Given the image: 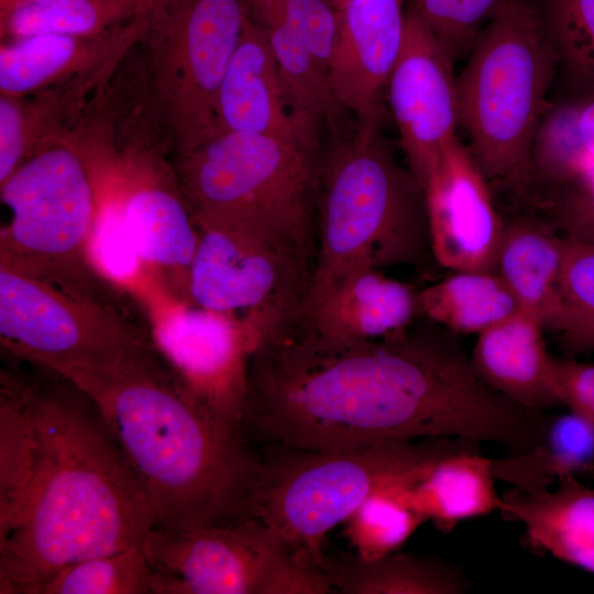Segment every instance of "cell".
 <instances>
[{
  "label": "cell",
  "mask_w": 594,
  "mask_h": 594,
  "mask_svg": "<svg viewBox=\"0 0 594 594\" xmlns=\"http://www.w3.org/2000/svg\"><path fill=\"white\" fill-rule=\"evenodd\" d=\"M278 548L249 517L189 530L153 527L142 546L152 594H258Z\"/></svg>",
  "instance_id": "cell-13"
},
{
  "label": "cell",
  "mask_w": 594,
  "mask_h": 594,
  "mask_svg": "<svg viewBox=\"0 0 594 594\" xmlns=\"http://www.w3.org/2000/svg\"><path fill=\"white\" fill-rule=\"evenodd\" d=\"M476 444L432 460L406 485L418 514L446 534L462 521L499 512L502 507L492 459L479 453Z\"/></svg>",
  "instance_id": "cell-24"
},
{
  "label": "cell",
  "mask_w": 594,
  "mask_h": 594,
  "mask_svg": "<svg viewBox=\"0 0 594 594\" xmlns=\"http://www.w3.org/2000/svg\"><path fill=\"white\" fill-rule=\"evenodd\" d=\"M594 165V94L551 105L538 130L520 197L563 183Z\"/></svg>",
  "instance_id": "cell-28"
},
{
  "label": "cell",
  "mask_w": 594,
  "mask_h": 594,
  "mask_svg": "<svg viewBox=\"0 0 594 594\" xmlns=\"http://www.w3.org/2000/svg\"><path fill=\"white\" fill-rule=\"evenodd\" d=\"M99 194L111 196L121 205L143 263L173 271L188 300V270L200 232L176 172L146 174Z\"/></svg>",
  "instance_id": "cell-19"
},
{
  "label": "cell",
  "mask_w": 594,
  "mask_h": 594,
  "mask_svg": "<svg viewBox=\"0 0 594 594\" xmlns=\"http://www.w3.org/2000/svg\"><path fill=\"white\" fill-rule=\"evenodd\" d=\"M97 199L98 211L88 239L90 263L103 279L128 284L136 277L143 261L119 201L101 194Z\"/></svg>",
  "instance_id": "cell-38"
},
{
  "label": "cell",
  "mask_w": 594,
  "mask_h": 594,
  "mask_svg": "<svg viewBox=\"0 0 594 594\" xmlns=\"http://www.w3.org/2000/svg\"><path fill=\"white\" fill-rule=\"evenodd\" d=\"M141 29L142 14L100 34L1 41L0 95H31L102 68L138 43Z\"/></svg>",
  "instance_id": "cell-18"
},
{
  "label": "cell",
  "mask_w": 594,
  "mask_h": 594,
  "mask_svg": "<svg viewBox=\"0 0 594 594\" xmlns=\"http://www.w3.org/2000/svg\"><path fill=\"white\" fill-rule=\"evenodd\" d=\"M216 120L217 134H262L320 152V128L293 102L267 34L249 12L219 89Z\"/></svg>",
  "instance_id": "cell-17"
},
{
  "label": "cell",
  "mask_w": 594,
  "mask_h": 594,
  "mask_svg": "<svg viewBox=\"0 0 594 594\" xmlns=\"http://www.w3.org/2000/svg\"><path fill=\"white\" fill-rule=\"evenodd\" d=\"M381 127L355 123L322 154L305 316L358 272L433 260L424 187L397 161Z\"/></svg>",
  "instance_id": "cell-4"
},
{
  "label": "cell",
  "mask_w": 594,
  "mask_h": 594,
  "mask_svg": "<svg viewBox=\"0 0 594 594\" xmlns=\"http://www.w3.org/2000/svg\"><path fill=\"white\" fill-rule=\"evenodd\" d=\"M326 569L309 556L278 548L271 560L258 594H326L334 593Z\"/></svg>",
  "instance_id": "cell-41"
},
{
  "label": "cell",
  "mask_w": 594,
  "mask_h": 594,
  "mask_svg": "<svg viewBox=\"0 0 594 594\" xmlns=\"http://www.w3.org/2000/svg\"><path fill=\"white\" fill-rule=\"evenodd\" d=\"M153 355L72 384L97 406L138 477L155 528L246 518L260 458L191 403Z\"/></svg>",
  "instance_id": "cell-3"
},
{
  "label": "cell",
  "mask_w": 594,
  "mask_h": 594,
  "mask_svg": "<svg viewBox=\"0 0 594 594\" xmlns=\"http://www.w3.org/2000/svg\"><path fill=\"white\" fill-rule=\"evenodd\" d=\"M250 14V13H249ZM268 37L283 82L297 109L333 138L348 133L355 122L337 99L328 69L279 19L250 14Z\"/></svg>",
  "instance_id": "cell-31"
},
{
  "label": "cell",
  "mask_w": 594,
  "mask_h": 594,
  "mask_svg": "<svg viewBox=\"0 0 594 594\" xmlns=\"http://www.w3.org/2000/svg\"><path fill=\"white\" fill-rule=\"evenodd\" d=\"M323 568L334 590L346 594H461L470 587L455 566L397 551L375 560L327 558Z\"/></svg>",
  "instance_id": "cell-29"
},
{
  "label": "cell",
  "mask_w": 594,
  "mask_h": 594,
  "mask_svg": "<svg viewBox=\"0 0 594 594\" xmlns=\"http://www.w3.org/2000/svg\"><path fill=\"white\" fill-rule=\"evenodd\" d=\"M151 339L185 396L222 427L244 435L249 366L258 344L253 328L185 301L158 317Z\"/></svg>",
  "instance_id": "cell-12"
},
{
  "label": "cell",
  "mask_w": 594,
  "mask_h": 594,
  "mask_svg": "<svg viewBox=\"0 0 594 594\" xmlns=\"http://www.w3.org/2000/svg\"><path fill=\"white\" fill-rule=\"evenodd\" d=\"M532 428L529 410L431 331L338 340L304 317L264 338L250 361L242 430L272 444L340 450L458 439L514 451Z\"/></svg>",
  "instance_id": "cell-1"
},
{
  "label": "cell",
  "mask_w": 594,
  "mask_h": 594,
  "mask_svg": "<svg viewBox=\"0 0 594 594\" xmlns=\"http://www.w3.org/2000/svg\"><path fill=\"white\" fill-rule=\"evenodd\" d=\"M469 443L430 439L340 450L275 444L279 452L260 459L246 518L263 525L283 549L323 566L327 534L375 490Z\"/></svg>",
  "instance_id": "cell-7"
},
{
  "label": "cell",
  "mask_w": 594,
  "mask_h": 594,
  "mask_svg": "<svg viewBox=\"0 0 594 594\" xmlns=\"http://www.w3.org/2000/svg\"><path fill=\"white\" fill-rule=\"evenodd\" d=\"M250 14L268 13L286 24L328 69L339 12L329 0H243Z\"/></svg>",
  "instance_id": "cell-40"
},
{
  "label": "cell",
  "mask_w": 594,
  "mask_h": 594,
  "mask_svg": "<svg viewBox=\"0 0 594 594\" xmlns=\"http://www.w3.org/2000/svg\"><path fill=\"white\" fill-rule=\"evenodd\" d=\"M544 326L519 309L476 336L470 361L477 376L515 404L544 413L560 405L551 380Z\"/></svg>",
  "instance_id": "cell-20"
},
{
  "label": "cell",
  "mask_w": 594,
  "mask_h": 594,
  "mask_svg": "<svg viewBox=\"0 0 594 594\" xmlns=\"http://www.w3.org/2000/svg\"><path fill=\"white\" fill-rule=\"evenodd\" d=\"M566 238L544 220L517 217L506 222L495 272L521 310L544 321L565 252ZM544 326V324H543Z\"/></svg>",
  "instance_id": "cell-26"
},
{
  "label": "cell",
  "mask_w": 594,
  "mask_h": 594,
  "mask_svg": "<svg viewBox=\"0 0 594 594\" xmlns=\"http://www.w3.org/2000/svg\"><path fill=\"white\" fill-rule=\"evenodd\" d=\"M37 381L9 369L0 376V540L23 519L34 490L40 436Z\"/></svg>",
  "instance_id": "cell-25"
},
{
  "label": "cell",
  "mask_w": 594,
  "mask_h": 594,
  "mask_svg": "<svg viewBox=\"0 0 594 594\" xmlns=\"http://www.w3.org/2000/svg\"><path fill=\"white\" fill-rule=\"evenodd\" d=\"M539 13L575 95L594 94V0H540Z\"/></svg>",
  "instance_id": "cell-35"
},
{
  "label": "cell",
  "mask_w": 594,
  "mask_h": 594,
  "mask_svg": "<svg viewBox=\"0 0 594 594\" xmlns=\"http://www.w3.org/2000/svg\"><path fill=\"white\" fill-rule=\"evenodd\" d=\"M31 95H0V184L36 151L65 139L117 62Z\"/></svg>",
  "instance_id": "cell-23"
},
{
  "label": "cell",
  "mask_w": 594,
  "mask_h": 594,
  "mask_svg": "<svg viewBox=\"0 0 594 594\" xmlns=\"http://www.w3.org/2000/svg\"><path fill=\"white\" fill-rule=\"evenodd\" d=\"M551 380L560 405L594 424V364L552 356Z\"/></svg>",
  "instance_id": "cell-42"
},
{
  "label": "cell",
  "mask_w": 594,
  "mask_h": 594,
  "mask_svg": "<svg viewBox=\"0 0 594 594\" xmlns=\"http://www.w3.org/2000/svg\"><path fill=\"white\" fill-rule=\"evenodd\" d=\"M418 315L416 289L383 271L365 270L346 278L305 318L324 337L360 341L402 332Z\"/></svg>",
  "instance_id": "cell-22"
},
{
  "label": "cell",
  "mask_w": 594,
  "mask_h": 594,
  "mask_svg": "<svg viewBox=\"0 0 594 594\" xmlns=\"http://www.w3.org/2000/svg\"><path fill=\"white\" fill-rule=\"evenodd\" d=\"M543 324L569 354L594 351V244L566 239Z\"/></svg>",
  "instance_id": "cell-34"
},
{
  "label": "cell",
  "mask_w": 594,
  "mask_h": 594,
  "mask_svg": "<svg viewBox=\"0 0 594 594\" xmlns=\"http://www.w3.org/2000/svg\"><path fill=\"white\" fill-rule=\"evenodd\" d=\"M510 0H408L453 64L468 57L491 20Z\"/></svg>",
  "instance_id": "cell-37"
},
{
  "label": "cell",
  "mask_w": 594,
  "mask_h": 594,
  "mask_svg": "<svg viewBox=\"0 0 594 594\" xmlns=\"http://www.w3.org/2000/svg\"><path fill=\"white\" fill-rule=\"evenodd\" d=\"M333 7L339 10L341 9L349 0H329Z\"/></svg>",
  "instance_id": "cell-44"
},
{
  "label": "cell",
  "mask_w": 594,
  "mask_h": 594,
  "mask_svg": "<svg viewBox=\"0 0 594 594\" xmlns=\"http://www.w3.org/2000/svg\"><path fill=\"white\" fill-rule=\"evenodd\" d=\"M321 157L267 135L227 132L176 155L175 169L198 228L246 233L310 283Z\"/></svg>",
  "instance_id": "cell-5"
},
{
  "label": "cell",
  "mask_w": 594,
  "mask_h": 594,
  "mask_svg": "<svg viewBox=\"0 0 594 594\" xmlns=\"http://www.w3.org/2000/svg\"><path fill=\"white\" fill-rule=\"evenodd\" d=\"M199 232L187 276L190 304L248 321L261 340L305 315L309 282L285 257L243 232Z\"/></svg>",
  "instance_id": "cell-11"
},
{
  "label": "cell",
  "mask_w": 594,
  "mask_h": 594,
  "mask_svg": "<svg viewBox=\"0 0 594 594\" xmlns=\"http://www.w3.org/2000/svg\"><path fill=\"white\" fill-rule=\"evenodd\" d=\"M22 1L23 0H0V13L7 12Z\"/></svg>",
  "instance_id": "cell-43"
},
{
  "label": "cell",
  "mask_w": 594,
  "mask_h": 594,
  "mask_svg": "<svg viewBox=\"0 0 594 594\" xmlns=\"http://www.w3.org/2000/svg\"><path fill=\"white\" fill-rule=\"evenodd\" d=\"M36 413L37 476L23 519L0 540V594H40L64 566L143 546L154 527L138 477L85 393L59 375L37 382Z\"/></svg>",
  "instance_id": "cell-2"
},
{
  "label": "cell",
  "mask_w": 594,
  "mask_h": 594,
  "mask_svg": "<svg viewBox=\"0 0 594 594\" xmlns=\"http://www.w3.org/2000/svg\"><path fill=\"white\" fill-rule=\"evenodd\" d=\"M497 481L536 492L559 480L594 472V424L568 409L548 416L539 439L528 449L492 459Z\"/></svg>",
  "instance_id": "cell-27"
},
{
  "label": "cell",
  "mask_w": 594,
  "mask_h": 594,
  "mask_svg": "<svg viewBox=\"0 0 594 594\" xmlns=\"http://www.w3.org/2000/svg\"><path fill=\"white\" fill-rule=\"evenodd\" d=\"M243 0H152L139 44L176 155L217 134V99L240 41Z\"/></svg>",
  "instance_id": "cell-9"
},
{
  "label": "cell",
  "mask_w": 594,
  "mask_h": 594,
  "mask_svg": "<svg viewBox=\"0 0 594 594\" xmlns=\"http://www.w3.org/2000/svg\"><path fill=\"white\" fill-rule=\"evenodd\" d=\"M527 199L563 237L594 244V165Z\"/></svg>",
  "instance_id": "cell-39"
},
{
  "label": "cell",
  "mask_w": 594,
  "mask_h": 594,
  "mask_svg": "<svg viewBox=\"0 0 594 594\" xmlns=\"http://www.w3.org/2000/svg\"><path fill=\"white\" fill-rule=\"evenodd\" d=\"M152 0H23L0 13L1 41L40 34L94 35L141 15Z\"/></svg>",
  "instance_id": "cell-32"
},
{
  "label": "cell",
  "mask_w": 594,
  "mask_h": 594,
  "mask_svg": "<svg viewBox=\"0 0 594 594\" xmlns=\"http://www.w3.org/2000/svg\"><path fill=\"white\" fill-rule=\"evenodd\" d=\"M433 261L453 271H493L506 221L491 185L457 136L424 185Z\"/></svg>",
  "instance_id": "cell-15"
},
{
  "label": "cell",
  "mask_w": 594,
  "mask_h": 594,
  "mask_svg": "<svg viewBox=\"0 0 594 594\" xmlns=\"http://www.w3.org/2000/svg\"><path fill=\"white\" fill-rule=\"evenodd\" d=\"M499 513L524 527L532 548L594 573V488L579 477L536 492L510 487Z\"/></svg>",
  "instance_id": "cell-21"
},
{
  "label": "cell",
  "mask_w": 594,
  "mask_h": 594,
  "mask_svg": "<svg viewBox=\"0 0 594 594\" xmlns=\"http://www.w3.org/2000/svg\"><path fill=\"white\" fill-rule=\"evenodd\" d=\"M0 198L10 213L0 230V264L108 301L106 279L88 256L97 193L74 146L61 141L33 153L0 184Z\"/></svg>",
  "instance_id": "cell-8"
},
{
  "label": "cell",
  "mask_w": 594,
  "mask_h": 594,
  "mask_svg": "<svg viewBox=\"0 0 594 594\" xmlns=\"http://www.w3.org/2000/svg\"><path fill=\"white\" fill-rule=\"evenodd\" d=\"M417 297L421 316L458 334L477 336L520 309L493 271H453Z\"/></svg>",
  "instance_id": "cell-30"
},
{
  "label": "cell",
  "mask_w": 594,
  "mask_h": 594,
  "mask_svg": "<svg viewBox=\"0 0 594 594\" xmlns=\"http://www.w3.org/2000/svg\"><path fill=\"white\" fill-rule=\"evenodd\" d=\"M408 0H349L339 12L328 64L334 95L356 124H382Z\"/></svg>",
  "instance_id": "cell-16"
},
{
  "label": "cell",
  "mask_w": 594,
  "mask_h": 594,
  "mask_svg": "<svg viewBox=\"0 0 594 594\" xmlns=\"http://www.w3.org/2000/svg\"><path fill=\"white\" fill-rule=\"evenodd\" d=\"M453 62L408 4L402 50L386 101L408 168L424 185L459 128Z\"/></svg>",
  "instance_id": "cell-14"
},
{
  "label": "cell",
  "mask_w": 594,
  "mask_h": 594,
  "mask_svg": "<svg viewBox=\"0 0 594 594\" xmlns=\"http://www.w3.org/2000/svg\"><path fill=\"white\" fill-rule=\"evenodd\" d=\"M429 462L375 490L345 520L344 537L356 557L375 560L396 552L426 522L411 505L406 485Z\"/></svg>",
  "instance_id": "cell-33"
},
{
  "label": "cell",
  "mask_w": 594,
  "mask_h": 594,
  "mask_svg": "<svg viewBox=\"0 0 594 594\" xmlns=\"http://www.w3.org/2000/svg\"><path fill=\"white\" fill-rule=\"evenodd\" d=\"M559 72L537 3L510 0L485 26L457 76L459 127L490 183L518 196Z\"/></svg>",
  "instance_id": "cell-6"
},
{
  "label": "cell",
  "mask_w": 594,
  "mask_h": 594,
  "mask_svg": "<svg viewBox=\"0 0 594 594\" xmlns=\"http://www.w3.org/2000/svg\"><path fill=\"white\" fill-rule=\"evenodd\" d=\"M1 345L67 381L157 354L152 339L108 301L0 264Z\"/></svg>",
  "instance_id": "cell-10"
},
{
  "label": "cell",
  "mask_w": 594,
  "mask_h": 594,
  "mask_svg": "<svg viewBox=\"0 0 594 594\" xmlns=\"http://www.w3.org/2000/svg\"><path fill=\"white\" fill-rule=\"evenodd\" d=\"M152 576L142 546H134L64 566L40 594H148Z\"/></svg>",
  "instance_id": "cell-36"
}]
</instances>
